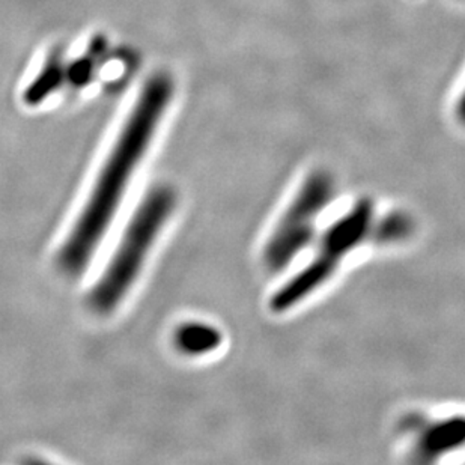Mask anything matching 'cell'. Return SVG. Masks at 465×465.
I'll return each mask as SVG.
<instances>
[{"mask_svg":"<svg viewBox=\"0 0 465 465\" xmlns=\"http://www.w3.org/2000/svg\"><path fill=\"white\" fill-rule=\"evenodd\" d=\"M173 94V82L158 74L148 82L116 145L110 153L93 194L59 253V263L71 276L88 267L123 201L137 164L150 146L160 119Z\"/></svg>","mask_w":465,"mask_h":465,"instance_id":"6da1fadb","label":"cell"},{"mask_svg":"<svg viewBox=\"0 0 465 465\" xmlns=\"http://www.w3.org/2000/svg\"><path fill=\"white\" fill-rule=\"evenodd\" d=\"M377 224V208L372 199H359L325 229L308 265L272 295L270 309L274 313H285L304 303L338 272L348 256L369 242L372 235L380 237Z\"/></svg>","mask_w":465,"mask_h":465,"instance_id":"7a4b0ae2","label":"cell"},{"mask_svg":"<svg viewBox=\"0 0 465 465\" xmlns=\"http://www.w3.org/2000/svg\"><path fill=\"white\" fill-rule=\"evenodd\" d=\"M175 207V190L167 185L155 187L143 199L109 265L89 294V304L94 311L105 315L118 308Z\"/></svg>","mask_w":465,"mask_h":465,"instance_id":"3957f363","label":"cell"},{"mask_svg":"<svg viewBox=\"0 0 465 465\" xmlns=\"http://www.w3.org/2000/svg\"><path fill=\"white\" fill-rule=\"evenodd\" d=\"M334 193L336 185L329 172H312L303 181L263 247L262 259L268 270H285L315 242L321 215L329 208Z\"/></svg>","mask_w":465,"mask_h":465,"instance_id":"277c9868","label":"cell"},{"mask_svg":"<svg viewBox=\"0 0 465 465\" xmlns=\"http://www.w3.org/2000/svg\"><path fill=\"white\" fill-rule=\"evenodd\" d=\"M465 446V416L421 420L413 428V455L417 461H435Z\"/></svg>","mask_w":465,"mask_h":465,"instance_id":"5b68a950","label":"cell"},{"mask_svg":"<svg viewBox=\"0 0 465 465\" xmlns=\"http://www.w3.org/2000/svg\"><path fill=\"white\" fill-rule=\"evenodd\" d=\"M222 333L213 325L205 322H189L176 330L175 345L190 356L208 354L222 343Z\"/></svg>","mask_w":465,"mask_h":465,"instance_id":"8992f818","label":"cell"},{"mask_svg":"<svg viewBox=\"0 0 465 465\" xmlns=\"http://www.w3.org/2000/svg\"><path fill=\"white\" fill-rule=\"evenodd\" d=\"M62 82V65L59 61L50 62L47 68L41 73L40 77L36 79L35 84H32L31 88L27 89L26 100L29 104H38L43 102L53 89H56Z\"/></svg>","mask_w":465,"mask_h":465,"instance_id":"52a82bcc","label":"cell"},{"mask_svg":"<svg viewBox=\"0 0 465 465\" xmlns=\"http://www.w3.org/2000/svg\"><path fill=\"white\" fill-rule=\"evenodd\" d=\"M457 116L460 121L465 125V91L462 94L461 98H460V102H458L457 105Z\"/></svg>","mask_w":465,"mask_h":465,"instance_id":"ba28073f","label":"cell"}]
</instances>
